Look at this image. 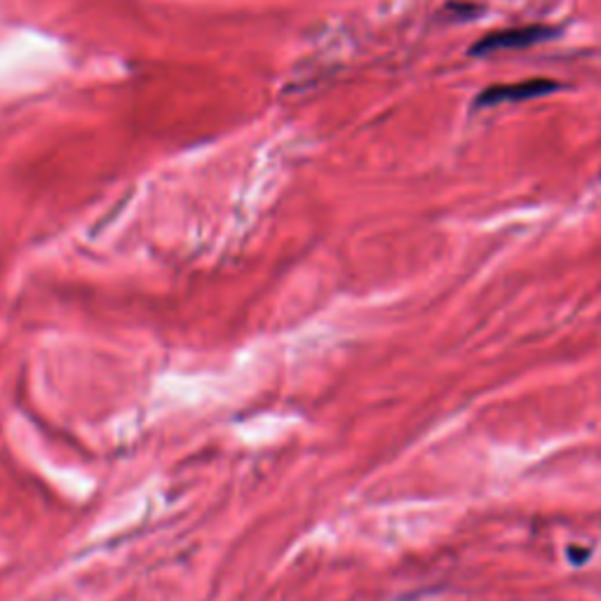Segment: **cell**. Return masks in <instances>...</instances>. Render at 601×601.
Masks as SVG:
<instances>
[{"label": "cell", "mask_w": 601, "mask_h": 601, "mask_svg": "<svg viewBox=\"0 0 601 601\" xmlns=\"http://www.w3.org/2000/svg\"><path fill=\"white\" fill-rule=\"evenodd\" d=\"M560 90V85L546 80V78H534L524 82H510V85H494V88H486L477 97V106H496V104H510V102H524V99H536L542 94H550Z\"/></svg>", "instance_id": "obj_1"}, {"label": "cell", "mask_w": 601, "mask_h": 601, "mask_svg": "<svg viewBox=\"0 0 601 601\" xmlns=\"http://www.w3.org/2000/svg\"><path fill=\"white\" fill-rule=\"evenodd\" d=\"M554 31L548 26H520V28H508V31H496L484 36L475 48H472V54H489L498 50H517V48H528L536 46L540 40H548Z\"/></svg>", "instance_id": "obj_2"}]
</instances>
